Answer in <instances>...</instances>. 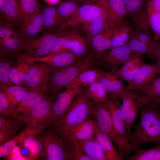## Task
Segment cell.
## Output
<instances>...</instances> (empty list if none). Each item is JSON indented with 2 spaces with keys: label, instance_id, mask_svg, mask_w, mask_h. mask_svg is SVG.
Returning a JSON list of instances; mask_svg holds the SVG:
<instances>
[{
  "label": "cell",
  "instance_id": "19",
  "mask_svg": "<svg viewBox=\"0 0 160 160\" xmlns=\"http://www.w3.org/2000/svg\"><path fill=\"white\" fill-rule=\"evenodd\" d=\"M97 1L105 9L110 21L116 25L124 22L126 12L122 0H98Z\"/></svg>",
  "mask_w": 160,
  "mask_h": 160
},
{
  "label": "cell",
  "instance_id": "54",
  "mask_svg": "<svg viewBox=\"0 0 160 160\" xmlns=\"http://www.w3.org/2000/svg\"><path fill=\"white\" fill-rule=\"evenodd\" d=\"M35 135L26 137L23 140L21 145L28 149L36 139V137L35 136Z\"/></svg>",
  "mask_w": 160,
  "mask_h": 160
},
{
  "label": "cell",
  "instance_id": "12",
  "mask_svg": "<svg viewBox=\"0 0 160 160\" xmlns=\"http://www.w3.org/2000/svg\"><path fill=\"white\" fill-rule=\"evenodd\" d=\"M118 97L122 102L120 109L124 119L127 132L131 133V128L138 114L137 94L134 91L127 90L124 88L120 92Z\"/></svg>",
  "mask_w": 160,
  "mask_h": 160
},
{
  "label": "cell",
  "instance_id": "33",
  "mask_svg": "<svg viewBox=\"0 0 160 160\" xmlns=\"http://www.w3.org/2000/svg\"><path fill=\"white\" fill-rule=\"evenodd\" d=\"M86 90L88 97L95 103H107L108 100L107 92L98 82H94L88 86Z\"/></svg>",
  "mask_w": 160,
  "mask_h": 160
},
{
  "label": "cell",
  "instance_id": "53",
  "mask_svg": "<svg viewBox=\"0 0 160 160\" xmlns=\"http://www.w3.org/2000/svg\"><path fill=\"white\" fill-rule=\"evenodd\" d=\"M147 5L155 12L160 13V0H149Z\"/></svg>",
  "mask_w": 160,
  "mask_h": 160
},
{
  "label": "cell",
  "instance_id": "41",
  "mask_svg": "<svg viewBox=\"0 0 160 160\" xmlns=\"http://www.w3.org/2000/svg\"><path fill=\"white\" fill-rule=\"evenodd\" d=\"M67 160H92L74 143L70 142L65 145Z\"/></svg>",
  "mask_w": 160,
  "mask_h": 160
},
{
  "label": "cell",
  "instance_id": "3",
  "mask_svg": "<svg viewBox=\"0 0 160 160\" xmlns=\"http://www.w3.org/2000/svg\"><path fill=\"white\" fill-rule=\"evenodd\" d=\"M92 115L98 129L111 139L123 159L134 152L129 142L125 140L116 131L107 103H94Z\"/></svg>",
  "mask_w": 160,
  "mask_h": 160
},
{
  "label": "cell",
  "instance_id": "49",
  "mask_svg": "<svg viewBox=\"0 0 160 160\" xmlns=\"http://www.w3.org/2000/svg\"><path fill=\"white\" fill-rule=\"evenodd\" d=\"M18 135L5 143L0 145V157L6 156L14 146L19 143Z\"/></svg>",
  "mask_w": 160,
  "mask_h": 160
},
{
  "label": "cell",
  "instance_id": "7",
  "mask_svg": "<svg viewBox=\"0 0 160 160\" xmlns=\"http://www.w3.org/2000/svg\"><path fill=\"white\" fill-rule=\"evenodd\" d=\"M23 38L15 26L0 21V51L3 55L8 57L22 51Z\"/></svg>",
  "mask_w": 160,
  "mask_h": 160
},
{
  "label": "cell",
  "instance_id": "44",
  "mask_svg": "<svg viewBox=\"0 0 160 160\" xmlns=\"http://www.w3.org/2000/svg\"><path fill=\"white\" fill-rule=\"evenodd\" d=\"M79 7L76 3L68 1L61 4L57 7L60 14L65 18L69 15H73L78 10Z\"/></svg>",
  "mask_w": 160,
  "mask_h": 160
},
{
  "label": "cell",
  "instance_id": "34",
  "mask_svg": "<svg viewBox=\"0 0 160 160\" xmlns=\"http://www.w3.org/2000/svg\"><path fill=\"white\" fill-rule=\"evenodd\" d=\"M102 71L94 69H88L80 73L65 87L67 88L75 84L87 86L94 82L97 81L102 75Z\"/></svg>",
  "mask_w": 160,
  "mask_h": 160
},
{
  "label": "cell",
  "instance_id": "55",
  "mask_svg": "<svg viewBox=\"0 0 160 160\" xmlns=\"http://www.w3.org/2000/svg\"><path fill=\"white\" fill-rule=\"evenodd\" d=\"M124 4L126 6L131 0H122Z\"/></svg>",
  "mask_w": 160,
  "mask_h": 160
},
{
  "label": "cell",
  "instance_id": "23",
  "mask_svg": "<svg viewBox=\"0 0 160 160\" xmlns=\"http://www.w3.org/2000/svg\"><path fill=\"white\" fill-rule=\"evenodd\" d=\"M72 142L92 160H107L101 146L95 137L86 140Z\"/></svg>",
  "mask_w": 160,
  "mask_h": 160
},
{
  "label": "cell",
  "instance_id": "8",
  "mask_svg": "<svg viewBox=\"0 0 160 160\" xmlns=\"http://www.w3.org/2000/svg\"><path fill=\"white\" fill-rule=\"evenodd\" d=\"M59 33L46 32L38 37L23 38L22 51L31 58H38L47 55Z\"/></svg>",
  "mask_w": 160,
  "mask_h": 160
},
{
  "label": "cell",
  "instance_id": "22",
  "mask_svg": "<svg viewBox=\"0 0 160 160\" xmlns=\"http://www.w3.org/2000/svg\"><path fill=\"white\" fill-rule=\"evenodd\" d=\"M96 126L94 120L89 118L86 120L72 130L69 134L67 143L86 140L94 137Z\"/></svg>",
  "mask_w": 160,
  "mask_h": 160
},
{
  "label": "cell",
  "instance_id": "26",
  "mask_svg": "<svg viewBox=\"0 0 160 160\" xmlns=\"http://www.w3.org/2000/svg\"><path fill=\"white\" fill-rule=\"evenodd\" d=\"M29 59L33 61H37L45 63L53 67L66 66L77 61L78 58L71 52L54 55H47L38 58Z\"/></svg>",
  "mask_w": 160,
  "mask_h": 160
},
{
  "label": "cell",
  "instance_id": "30",
  "mask_svg": "<svg viewBox=\"0 0 160 160\" xmlns=\"http://www.w3.org/2000/svg\"><path fill=\"white\" fill-rule=\"evenodd\" d=\"M1 90L5 95L12 107L15 106L29 93L31 89L25 88L21 85L9 86L0 85Z\"/></svg>",
  "mask_w": 160,
  "mask_h": 160
},
{
  "label": "cell",
  "instance_id": "45",
  "mask_svg": "<svg viewBox=\"0 0 160 160\" xmlns=\"http://www.w3.org/2000/svg\"><path fill=\"white\" fill-rule=\"evenodd\" d=\"M14 109L11 106L5 94L0 90V116L5 118L10 116H12Z\"/></svg>",
  "mask_w": 160,
  "mask_h": 160
},
{
  "label": "cell",
  "instance_id": "25",
  "mask_svg": "<svg viewBox=\"0 0 160 160\" xmlns=\"http://www.w3.org/2000/svg\"><path fill=\"white\" fill-rule=\"evenodd\" d=\"M97 81L105 89L113 98L118 99L121 91L125 88L123 82L119 80L117 76L111 72L102 71L101 76Z\"/></svg>",
  "mask_w": 160,
  "mask_h": 160
},
{
  "label": "cell",
  "instance_id": "47",
  "mask_svg": "<svg viewBox=\"0 0 160 160\" xmlns=\"http://www.w3.org/2000/svg\"><path fill=\"white\" fill-rule=\"evenodd\" d=\"M145 0H131L126 6V15L134 16L143 11Z\"/></svg>",
  "mask_w": 160,
  "mask_h": 160
},
{
  "label": "cell",
  "instance_id": "39",
  "mask_svg": "<svg viewBox=\"0 0 160 160\" xmlns=\"http://www.w3.org/2000/svg\"><path fill=\"white\" fill-rule=\"evenodd\" d=\"M147 8L148 22L154 33L153 40H158L160 39V13L155 12L147 5Z\"/></svg>",
  "mask_w": 160,
  "mask_h": 160
},
{
  "label": "cell",
  "instance_id": "43",
  "mask_svg": "<svg viewBox=\"0 0 160 160\" xmlns=\"http://www.w3.org/2000/svg\"><path fill=\"white\" fill-rule=\"evenodd\" d=\"M11 61L7 59H1L0 62V85L12 86L10 81L9 74L10 69L13 66Z\"/></svg>",
  "mask_w": 160,
  "mask_h": 160
},
{
  "label": "cell",
  "instance_id": "50",
  "mask_svg": "<svg viewBox=\"0 0 160 160\" xmlns=\"http://www.w3.org/2000/svg\"><path fill=\"white\" fill-rule=\"evenodd\" d=\"M8 160H28V158L23 156L21 153L20 147L17 146H14L6 156Z\"/></svg>",
  "mask_w": 160,
  "mask_h": 160
},
{
  "label": "cell",
  "instance_id": "32",
  "mask_svg": "<svg viewBox=\"0 0 160 160\" xmlns=\"http://www.w3.org/2000/svg\"><path fill=\"white\" fill-rule=\"evenodd\" d=\"M72 45L71 32L59 34L53 44L49 53L47 55L71 51Z\"/></svg>",
  "mask_w": 160,
  "mask_h": 160
},
{
  "label": "cell",
  "instance_id": "9",
  "mask_svg": "<svg viewBox=\"0 0 160 160\" xmlns=\"http://www.w3.org/2000/svg\"><path fill=\"white\" fill-rule=\"evenodd\" d=\"M60 93L53 103L51 124H55L64 116L76 97L84 88L76 84L71 85Z\"/></svg>",
  "mask_w": 160,
  "mask_h": 160
},
{
  "label": "cell",
  "instance_id": "51",
  "mask_svg": "<svg viewBox=\"0 0 160 160\" xmlns=\"http://www.w3.org/2000/svg\"><path fill=\"white\" fill-rule=\"evenodd\" d=\"M18 123L16 121L7 119L0 116V128H5L16 131Z\"/></svg>",
  "mask_w": 160,
  "mask_h": 160
},
{
  "label": "cell",
  "instance_id": "37",
  "mask_svg": "<svg viewBox=\"0 0 160 160\" xmlns=\"http://www.w3.org/2000/svg\"><path fill=\"white\" fill-rule=\"evenodd\" d=\"M132 36L149 47L152 43L153 37L152 29L148 24H135Z\"/></svg>",
  "mask_w": 160,
  "mask_h": 160
},
{
  "label": "cell",
  "instance_id": "31",
  "mask_svg": "<svg viewBox=\"0 0 160 160\" xmlns=\"http://www.w3.org/2000/svg\"><path fill=\"white\" fill-rule=\"evenodd\" d=\"M110 22L107 14H105L84 24V29L89 44L92 38L102 31Z\"/></svg>",
  "mask_w": 160,
  "mask_h": 160
},
{
  "label": "cell",
  "instance_id": "46",
  "mask_svg": "<svg viewBox=\"0 0 160 160\" xmlns=\"http://www.w3.org/2000/svg\"><path fill=\"white\" fill-rule=\"evenodd\" d=\"M127 44L132 53L143 55L147 52L148 47L132 36Z\"/></svg>",
  "mask_w": 160,
  "mask_h": 160
},
{
  "label": "cell",
  "instance_id": "40",
  "mask_svg": "<svg viewBox=\"0 0 160 160\" xmlns=\"http://www.w3.org/2000/svg\"><path fill=\"white\" fill-rule=\"evenodd\" d=\"M72 45L71 52L78 58L83 57L87 51L86 42L84 39L80 35L71 32Z\"/></svg>",
  "mask_w": 160,
  "mask_h": 160
},
{
  "label": "cell",
  "instance_id": "4",
  "mask_svg": "<svg viewBox=\"0 0 160 160\" xmlns=\"http://www.w3.org/2000/svg\"><path fill=\"white\" fill-rule=\"evenodd\" d=\"M92 54L84 60L68 65L53 68L48 85L50 97L53 100L62 89L75 79L80 73L88 69Z\"/></svg>",
  "mask_w": 160,
  "mask_h": 160
},
{
  "label": "cell",
  "instance_id": "56",
  "mask_svg": "<svg viewBox=\"0 0 160 160\" xmlns=\"http://www.w3.org/2000/svg\"><path fill=\"white\" fill-rule=\"evenodd\" d=\"M6 0H0V7L3 4Z\"/></svg>",
  "mask_w": 160,
  "mask_h": 160
},
{
  "label": "cell",
  "instance_id": "52",
  "mask_svg": "<svg viewBox=\"0 0 160 160\" xmlns=\"http://www.w3.org/2000/svg\"><path fill=\"white\" fill-rule=\"evenodd\" d=\"M16 133L15 131L5 128H0V144L9 140Z\"/></svg>",
  "mask_w": 160,
  "mask_h": 160
},
{
  "label": "cell",
  "instance_id": "20",
  "mask_svg": "<svg viewBox=\"0 0 160 160\" xmlns=\"http://www.w3.org/2000/svg\"><path fill=\"white\" fill-rule=\"evenodd\" d=\"M107 104L116 131L125 140L128 141V132L124 119L120 109L121 105L120 100L119 99H115L111 97L110 98H108Z\"/></svg>",
  "mask_w": 160,
  "mask_h": 160
},
{
  "label": "cell",
  "instance_id": "17",
  "mask_svg": "<svg viewBox=\"0 0 160 160\" xmlns=\"http://www.w3.org/2000/svg\"><path fill=\"white\" fill-rule=\"evenodd\" d=\"M43 26L42 11L40 10L22 21L18 31L23 38L30 39L36 37L42 31Z\"/></svg>",
  "mask_w": 160,
  "mask_h": 160
},
{
  "label": "cell",
  "instance_id": "18",
  "mask_svg": "<svg viewBox=\"0 0 160 160\" xmlns=\"http://www.w3.org/2000/svg\"><path fill=\"white\" fill-rule=\"evenodd\" d=\"M157 74L160 75V65L156 63L147 65L141 68L136 76L132 81L127 82L125 89L128 90H134L149 82Z\"/></svg>",
  "mask_w": 160,
  "mask_h": 160
},
{
  "label": "cell",
  "instance_id": "24",
  "mask_svg": "<svg viewBox=\"0 0 160 160\" xmlns=\"http://www.w3.org/2000/svg\"><path fill=\"white\" fill-rule=\"evenodd\" d=\"M0 21L14 26L21 22L20 13L17 0H6L0 7Z\"/></svg>",
  "mask_w": 160,
  "mask_h": 160
},
{
  "label": "cell",
  "instance_id": "13",
  "mask_svg": "<svg viewBox=\"0 0 160 160\" xmlns=\"http://www.w3.org/2000/svg\"><path fill=\"white\" fill-rule=\"evenodd\" d=\"M107 14L103 7L99 4H84L61 27L75 26L80 23H89L97 18Z\"/></svg>",
  "mask_w": 160,
  "mask_h": 160
},
{
  "label": "cell",
  "instance_id": "2",
  "mask_svg": "<svg viewBox=\"0 0 160 160\" xmlns=\"http://www.w3.org/2000/svg\"><path fill=\"white\" fill-rule=\"evenodd\" d=\"M94 106V103L84 89L63 118L55 124V130L65 144L68 142L69 135L72 130L92 115Z\"/></svg>",
  "mask_w": 160,
  "mask_h": 160
},
{
  "label": "cell",
  "instance_id": "15",
  "mask_svg": "<svg viewBox=\"0 0 160 160\" xmlns=\"http://www.w3.org/2000/svg\"><path fill=\"white\" fill-rule=\"evenodd\" d=\"M143 55L132 53L120 68L111 72L115 74L122 82L132 81L146 64L143 61Z\"/></svg>",
  "mask_w": 160,
  "mask_h": 160
},
{
  "label": "cell",
  "instance_id": "14",
  "mask_svg": "<svg viewBox=\"0 0 160 160\" xmlns=\"http://www.w3.org/2000/svg\"><path fill=\"white\" fill-rule=\"evenodd\" d=\"M132 53L128 44L112 48L103 53L100 60V65L105 69L115 71L122 65Z\"/></svg>",
  "mask_w": 160,
  "mask_h": 160
},
{
  "label": "cell",
  "instance_id": "42",
  "mask_svg": "<svg viewBox=\"0 0 160 160\" xmlns=\"http://www.w3.org/2000/svg\"><path fill=\"white\" fill-rule=\"evenodd\" d=\"M29 160H35L39 157L46 156V153L44 148L43 142L41 136L36 138L29 149Z\"/></svg>",
  "mask_w": 160,
  "mask_h": 160
},
{
  "label": "cell",
  "instance_id": "38",
  "mask_svg": "<svg viewBox=\"0 0 160 160\" xmlns=\"http://www.w3.org/2000/svg\"><path fill=\"white\" fill-rule=\"evenodd\" d=\"M17 1L20 13L21 21L28 17L40 10L37 0Z\"/></svg>",
  "mask_w": 160,
  "mask_h": 160
},
{
  "label": "cell",
  "instance_id": "10",
  "mask_svg": "<svg viewBox=\"0 0 160 160\" xmlns=\"http://www.w3.org/2000/svg\"><path fill=\"white\" fill-rule=\"evenodd\" d=\"M133 91L137 94L138 108L151 105L160 110V76H156L146 84Z\"/></svg>",
  "mask_w": 160,
  "mask_h": 160
},
{
  "label": "cell",
  "instance_id": "27",
  "mask_svg": "<svg viewBox=\"0 0 160 160\" xmlns=\"http://www.w3.org/2000/svg\"><path fill=\"white\" fill-rule=\"evenodd\" d=\"M42 11L43 21L42 31L46 32L59 26L61 27L66 22L65 18L59 13L57 7H47Z\"/></svg>",
  "mask_w": 160,
  "mask_h": 160
},
{
  "label": "cell",
  "instance_id": "48",
  "mask_svg": "<svg viewBox=\"0 0 160 160\" xmlns=\"http://www.w3.org/2000/svg\"><path fill=\"white\" fill-rule=\"evenodd\" d=\"M146 55L151 59L156 61L160 65V42L153 40L148 47Z\"/></svg>",
  "mask_w": 160,
  "mask_h": 160
},
{
  "label": "cell",
  "instance_id": "21",
  "mask_svg": "<svg viewBox=\"0 0 160 160\" xmlns=\"http://www.w3.org/2000/svg\"><path fill=\"white\" fill-rule=\"evenodd\" d=\"M116 25L110 22L102 31L92 38L89 44L95 52L102 53L111 49L113 34Z\"/></svg>",
  "mask_w": 160,
  "mask_h": 160
},
{
  "label": "cell",
  "instance_id": "5",
  "mask_svg": "<svg viewBox=\"0 0 160 160\" xmlns=\"http://www.w3.org/2000/svg\"><path fill=\"white\" fill-rule=\"evenodd\" d=\"M53 101L50 97H48L18 119L21 123L27 125L25 129L35 135L51 125Z\"/></svg>",
  "mask_w": 160,
  "mask_h": 160
},
{
  "label": "cell",
  "instance_id": "35",
  "mask_svg": "<svg viewBox=\"0 0 160 160\" xmlns=\"http://www.w3.org/2000/svg\"><path fill=\"white\" fill-rule=\"evenodd\" d=\"M26 62L22 61L16 67L11 68L9 78L12 83L16 85H21L24 82L26 76L29 70V65L27 56L26 55Z\"/></svg>",
  "mask_w": 160,
  "mask_h": 160
},
{
  "label": "cell",
  "instance_id": "16",
  "mask_svg": "<svg viewBox=\"0 0 160 160\" xmlns=\"http://www.w3.org/2000/svg\"><path fill=\"white\" fill-rule=\"evenodd\" d=\"M49 92L37 89H31L28 94L17 104L12 116L19 119L27 114L41 101L48 97Z\"/></svg>",
  "mask_w": 160,
  "mask_h": 160
},
{
  "label": "cell",
  "instance_id": "11",
  "mask_svg": "<svg viewBox=\"0 0 160 160\" xmlns=\"http://www.w3.org/2000/svg\"><path fill=\"white\" fill-rule=\"evenodd\" d=\"M41 137L47 159L67 160L65 143L56 130L48 131Z\"/></svg>",
  "mask_w": 160,
  "mask_h": 160
},
{
  "label": "cell",
  "instance_id": "1",
  "mask_svg": "<svg viewBox=\"0 0 160 160\" xmlns=\"http://www.w3.org/2000/svg\"><path fill=\"white\" fill-rule=\"evenodd\" d=\"M140 119L133 133L127 134V140L135 152L146 143L160 144V110L151 105L138 108Z\"/></svg>",
  "mask_w": 160,
  "mask_h": 160
},
{
  "label": "cell",
  "instance_id": "6",
  "mask_svg": "<svg viewBox=\"0 0 160 160\" xmlns=\"http://www.w3.org/2000/svg\"><path fill=\"white\" fill-rule=\"evenodd\" d=\"M27 57L29 70L24 83L30 88L38 89L49 93L48 85L54 67L42 62L34 63L28 56Z\"/></svg>",
  "mask_w": 160,
  "mask_h": 160
},
{
  "label": "cell",
  "instance_id": "29",
  "mask_svg": "<svg viewBox=\"0 0 160 160\" xmlns=\"http://www.w3.org/2000/svg\"><path fill=\"white\" fill-rule=\"evenodd\" d=\"M95 137L101 146L106 155L107 160H121L123 158L115 148L112 141L103 133L96 126Z\"/></svg>",
  "mask_w": 160,
  "mask_h": 160
},
{
  "label": "cell",
  "instance_id": "36",
  "mask_svg": "<svg viewBox=\"0 0 160 160\" xmlns=\"http://www.w3.org/2000/svg\"><path fill=\"white\" fill-rule=\"evenodd\" d=\"M135 152L124 159L126 160H160V144L148 149H140Z\"/></svg>",
  "mask_w": 160,
  "mask_h": 160
},
{
  "label": "cell",
  "instance_id": "28",
  "mask_svg": "<svg viewBox=\"0 0 160 160\" xmlns=\"http://www.w3.org/2000/svg\"><path fill=\"white\" fill-rule=\"evenodd\" d=\"M133 30L132 26L124 21L116 25L113 34L111 49L127 44L132 36Z\"/></svg>",
  "mask_w": 160,
  "mask_h": 160
}]
</instances>
